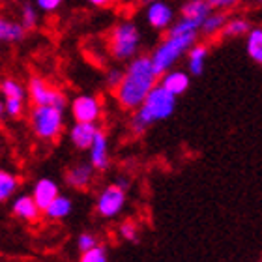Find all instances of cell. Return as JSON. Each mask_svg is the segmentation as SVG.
I'll return each instance as SVG.
<instances>
[{"instance_id":"1","label":"cell","mask_w":262,"mask_h":262,"mask_svg":"<svg viewBox=\"0 0 262 262\" xmlns=\"http://www.w3.org/2000/svg\"><path fill=\"white\" fill-rule=\"evenodd\" d=\"M159 84V73L154 68L152 56L139 55L126 64V73L120 86L115 90L116 101L122 109H139L154 86Z\"/></svg>"},{"instance_id":"2","label":"cell","mask_w":262,"mask_h":262,"mask_svg":"<svg viewBox=\"0 0 262 262\" xmlns=\"http://www.w3.org/2000/svg\"><path fill=\"white\" fill-rule=\"evenodd\" d=\"M176 98L178 96L169 92L163 84L154 86V90L144 99V103L133 111V115L129 118V129L135 135H142L154 124L170 118L176 111Z\"/></svg>"},{"instance_id":"3","label":"cell","mask_w":262,"mask_h":262,"mask_svg":"<svg viewBox=\"0 0 262 262\" xmlns=\"http://www.w3.org/2000/svg\"><path fill=\"white\" fill-rule=\"evenodd\" d=\"M196 39H199V34H182V36L165 34V38L154 47L150 55L159 77L174 70V66L189 53V49L196 43Z\"/></svg>"},{"instance_id":"4","label":"cell","mask_w":262,"mask_h":262,"mask_svg":"<svg viewBox=\"0 0 262 262\" xmlns=\"http://www.w3.org/2000/svg\"><path fill=\"white\" fill-rule=\"evenodd\" d=\"M142 34L133 21L116 23L109 34V53L116 62H129L139 56Z\"/></svg>"},{"instance_id":"5","label":"cell","mask_w":262,"mask_h":262,"mask_svg":"<svg viewBox=\"0 0 262 262\" xmlns=\"http://www.w3.org/2000/svg\"><path fill=\"white\" fill-rule=\"evenodd\" d=\"M32 133L41 141H53L64 131V111L53 105H34L30 111Z\"/></svg>"},{"instance_id":"6","label":"cell","mask_w":262,"mask_h":262,"mask_svg":"<svg viewBox=\"0 0 262 262\" xmlns=\"http://www.w3.org/2000/svg\"><path fill=\"white\" fill-rule=\"evenodd\" d=\"M28 98L34 105H53L58 109L66 111L68 107V98L58 88H53L49 82L38 75H32L28 79Z\"/></svg>"},{"instance_id":"7","label":"cell","mask_w":262,"mask_h":262,"mask_svg":"<svg viewBox=\"0 0 262 262\" xmlns=\"http://www.w3.org/2000/svg\"><path fill=\"white\" fill-rule=\"evenodd\" d=\"M127 201V189L122 187L118 182H113L107 187H103V191L98 195L96 201V210L101 217L105 219H115L118 217L126 206Z\"/></svg>"},{"instance_id":"8","label":"cell","mask_w":262,"mask_h":262,"mask_svg":"<svg viewBox=\"0 0 262 262\" xmlns=\"http://www.w3.org/2000/svg\"><path fill=\"white\" fill-rule=\"evenodd\" d=\"M144 21H146V25L152 28V30L167 32V30L172 27V23L176 21L174 8H172L167 0L144 6Z\"/></svg>"},{"instance_id":"9","label":"cell","mask_w":262,"mask_h":262,"mask_svg":"<svg viewBox=\"0 0 262 262\" xmlns=\"http://www.w3.org/2000/svg\"><path fill=\"white\" fill-rule=\"evenodd\" d=\"M71 115L75 122H98L101 116V101L92 94H81L71 101Z\"/></svg>"},{"instance_id":"10","label":"cell","mask_w":262,"mask_h":262,"mask_svg":"<svg viewBox=\"0 0 262 262\" xmlns=\"http://www.w3.org/2000/svg\"><path fill=\"white\" fill-rule=\"evenodd\" d=\"M99 127L96 122H75L70 127V141L77 150H90Z\"/></svg>"},{"instance_id":"11","label":"cell","mask_w":262,"mask_h":262,"mask_svg":"<svg viewBox=\"0 0 262 262\" xmlns=\"http://www.w3.org/2000/svg\"><path fill=\"white\" fill-rule=\"evenodd\" d=\"M11 213L15 215L17 219H23V221H28V223H34L38 221L39 215L43 213V210L38 206V202L32 195H17L11 202Z\"/></svg>"},{"instance_id":"12","label":"cell","mask_w":262,"mask_h":262,"mask_svg":"<svg viewBox=\"0 0 262 262\" xmlns=\"http://www.w3.org/2000/svg\"><path fill=\"white\" fill-rule=\"evenodd\" d=\"M88 156H90V163L94 165V169L103 172V170L109 169L111 158H109V141H107V135L99 129V133L96 135V141L88 150Z\"/></svg>"},{"instance_id":"13","label":"cell","mask_w":262,"mask_h":262,"mask_svg":"<svg viewBox=\"0 0 262 262\" xmlns=\"http://www.w3.org/2000/svg\"><path fill=\"white\" fill-rule=\"evenodd\" d=\"M92 163H77L66 170V184L73 189H86L94 180Z\"/></svg>"},{"instance_id":"14","label":"cell","mask_w":262,"mask_h":262,"mask_svg":"<svg viewBox=\"0 0 262 262\" xmlns=\"http://www.w3.org/2000/svg\"><path fill=\"white\" fill-rule=\"evenodd\" d=\"M58 195H60L58 184L55 180H51V178H39V180H36V184L32 187V196L36 199V202H38V206L41 210L49 206Z\"/></svg>"},{"instance_id":"15","label":"cell","mask_w":262,"mask_h":262,"mask_svg":"<svg viewBox=\"0 0 262 262\" xmlns=\"http://www.w3.org/2000/svg\"><path fill=\"white\" fill-rule=\"evenodd\" d=\"M189 82H191V75H189V71L184 70H170L159 77V84H163L174 96H182L184 92H187Z\"/></svg>"},{"instance_id":"16","label":"cell","mask_w":262,"mask_h":262,"mask_svg":"<svg viewBox=\"0 0 262 262\" xmlns=\"http://www.w3.org/2000/svg\"><path fill=\"white\" fill-rule=\"evenodd\" d=\"M27 28L23 27L21 21H13V19H0V41L2 43H21L23 39L27 38Z\"/></svg>"},{"instance_id":"17","label":"cell","mask_w":262,"mask_h":262,"mask_svg":"<svg viewBox=\"0 0 262 262\" xmlns=\"http://www.w3.org/2000/svg\"><path fill=\"white\" fill-rule=\"evenodd\" d=\"M186 56H187V71H189V75L201 77L204 73V66H206L208 60V45L196 41Z\"/></svg>"},{"instance_id":"18","label":"cell","mask_w":262,"mask_h":262,"mask_svg":"<svg viewBox=\"0 0 262 262\" xmlns=\"http://www.w3.org/2000/svg\"><path fill=\"white\" fill-rule=\"evenodd\" d=\"M213 11V8L210 6L208 0H184L180 6V15L193 19V21L202 23L210 13Z\"/></svg>"},{"instance_id":"19","label":"cell","mask_w":262,"mask_h":262,"mask_svg":"<svg viewBox=\"0 0 262 262\" xmlns=\"http://www.w3.org/2000/svg\"><path fill=\"white\" fill-rule=\"evenodd\" d=\"M229 19L230 17L227 15L225 11L213 10L212 13L202 21L201 36H204V38H215V36H221V32H223V28Z\"/></svg>"},{"instance_id":"20","label":"cell","mask_w":262,"mask_h":262,"mask_svg":"<svg viewBox=\"0 0 262 262\" xmlns=\"http://www.w3.org/2000/svg\"><path fill=\"white\" fill-rule=\"evenodd\" d=\"M71 212H73V202H71L70 196L58 195L55 201L43 210V215L47 219H51V221H60V219L70 217Z\"/></svg>"},{"instance_id":"21","label":"cell","mask_w":262,"mask_h":262,"mask_svg":"<svg viewBox=\"0 0 262 262\" xmlns=\"http://www.w3.org/2000/svg\"><path fill=\"white\" fill-rule=\"evenodd\" d=\"M251 23L247 21L246 17H230L227 25H225L221 38L225 39H234V38H246L247 34L251 32Z\"/></svg>"},{"instance_id":"22","label":"cell","mask_w":262,"mask_h":262,"mask_svg":"<svg viewBox=\"0 0 262 262\" xmlns=\"http://www.w3.org/2000/svg\"><path fill=\"white\" fill-rule=\"evenodd\" d=\"M246 53L253 62L262 66V28L253 27L246 36Z\"/></svg>"},{"instance_id":"23","label":"cell","mask_w":262,"mask_h":262,"mask_svg":"<svg viewBox=\"0 0 262 262\" xmlns=\"http://www.w3.org/2000/svg\"><path fill=\"white\" fill-rule=\"evenodd\" d=\"M0 92L4 99H27L28 88L25 84L13 79V77H6L2 84H0Z\"/></svg>"},{"instance_id":"24","label":"cell","mask_w":262,"mask_h":262,"mask_svg":"<svg viewBox=\"0 0 262 262\" xmlns=\"http://www.w3.org/2000/svg\"><path fill=\"white\" fill-rule=\"evenodd\" d=\"M19 21L23 23V27L27 30L38 27L39 23V8L36 6V2H23L19 8Z\"/></svg>"},{"instance_id":"25","label":"cell","mask_w":262,"mask_h":262,"mask_svg":"<svg viewBox=\"0 0 262 262\" xmlns=\"http://www.w3.org/2000/svg\"><path fill=\"white\" fill-rule=\"evenodd\" d=\"M17 187H19L17 176L10 170H0V202L10 201L15 195Z\"/></svg>"},{"instance_id":"26","label":"cell","mask_w":262,"mask_h":262,"mask_svg":"<svg viewBox=\"0 0 262 262\" xmlns=\"http://www.w3.org/2000/svg\"><path fill=\"white\" fill-rule=\"evenodd\" d=\"M201 25L202 23L193 21V19H187V17H178L172 27L167 30V34H172V36H182V34H201Z\"/></svg>"},{"instance_id":"27","label":"cell","mask_w":262,"mask_h":262,"mask_svg":"<svg viewBox=\"0 0 262 262\" xmlns=\"http://www.w3.org/2000/svg\"><path fill=\"white\" fill-rule=\"evenodd\" d=\"M79 262H109V257H107V249L103 246H98L90 249L86 253H81V258Z\"/></svg>"},{"instance_id":"28","label":"cell","mask_w":262,"mask_h":262,"mask_svg":"<svg viewBox=\"0 0 262 262\" xmlns=\"http://www.w3.org/2000/svg\"><path fill=\"white\" fill-rule=\"evenodd\" d=\"M118 234H120L122 240L137 244L139 242V227L135 223H131V221H126V223H122L118 227Z\"/></svg>"},{"instance_id":"29","label":"cell","mask_w":262,"mask_h":262,"mask_svg":"<svg viewBox=\"0 0 262 262\" xmlns=\"http://www.w3.org/2000/svg\"><path fill=\"white\" fill-rule=\"evenodd\" d=\"M98 246H99L98 236L92 234V232H82V234H79V238H77V249L81 253H86Z\"/></svg>"},{"instance_id":"30","label":"cell","mask_w":262,"mask_h":262,"mask_svg":"<svg viewBox=\"0 0 262 262\" xmlns=\"http://www.w3.org/2000/svg\"><path fill=\"white\" fill-rule=\"evenodd\" d=\"M124 73H126V70L111 68V70L105 73V86L111 88V90H116V88L120 86L122 79H124Z\"/></svg>"},{"instance_id":"31","label":"cell","mask_w":262,"mask_h":262,"mask_svg":"<svg viewBox=\"0 0 262 262\" xmlns=\"http://www.w3.org/2000/svg\"><path fill=\"white\" fill-rule=\"evenodd\" d=\"M34 2L39 8V11H43V13H55L64 4V0H34Z\"/></svg>"},{"instance_id":"32","label":"cell","mask_w":262,"mask_h":262,"mask_svg":"<svg viewBox=\"0 0 262 262\" xmlns=\"http://www.w3.org/2000/svg\"><path fill=\"white\" fill-rule=\"evenodd\" d=\"M208 2H210L213 10L219 11H229L232 8H236L238 4H242V0H208Z\"/></svg>"},{"instance_id":"33","label":"cell","mask_w":262,"mask_h":262,"mask_svg":"<svg viewBox=\"0 0 262 262\" xmlns=\"http://www.w3.org/2000/svg\"><path fill=\"white\" fill-rule=\"evenodd\" d=\"M88 4L96 6V8H105V6H109L113 0H86Z\"/></svg>"},{"instance_id":"34","label":"cell","mask_w":262,"mask_h":262,"mask_svg":"<svg viewBox=\"0 0 262 262\" xmlns=\"http://www.w3.org/2000/svg\"><path fill=\"white\" fill-rule=\"evenodd\" d=\"M154 2H161V0H139V4H141V6H148V4H154Z\"/></svg>"},{"instance_id":"35","label":"cell","mask_w":262,"mask_h":262,"mask_svg":"<svg viewBox=\"0 0 262 262\" xmlns=\"http://www.w3.org/2000/svg\"><path fill=\"white\" fill-rule=\"evenodd\" d=\"M113 2H124V0H113Z\"/></svg>"},{"instance_id":"36","label":"cell","mask_w":262,"mask_h":262,"mask_svg":"<svg viewBox=\"0 0 262 262\" xmlns=\"http://www.w3.org/2000/svg\"><path fill=\"white\" fill-rule=\"evenodd\" d=\"M257 2H258V4H260V6H262V0H257Z\"/></svg>"}]
</instances>
